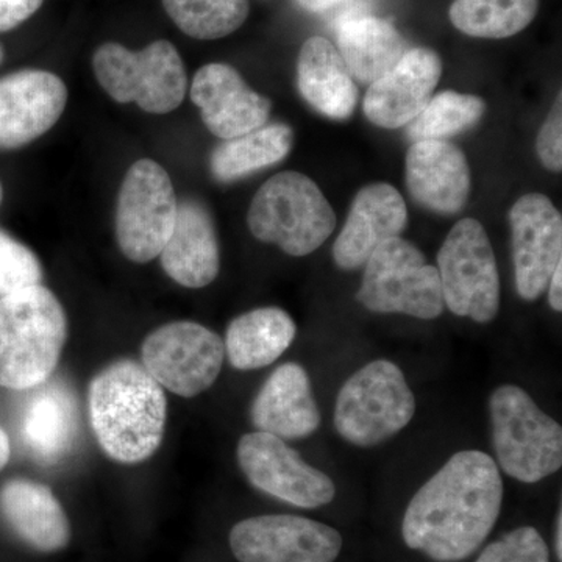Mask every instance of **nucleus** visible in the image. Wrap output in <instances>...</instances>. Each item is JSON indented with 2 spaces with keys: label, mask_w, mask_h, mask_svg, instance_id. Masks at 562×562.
Instances as JSON below:
<instances>
[{
  "label": "nucleus",
  "mask_w": 562,
  "mask_h": 562,
  "mask_svg": "<svg viewBox=\"0 0 562 562\" xmlns=\"http://www.w3.org/2000/svg\"><path fill=\"white\" fill-rule=\"evenodd\" d=\"M492 443L503 472L532 484L560 471L562 428L542 412L530 394L514 384L492 392Z\"/></svg>",
  "instance_id": "5"
},
{
  "label": "nucleus",
  "mask_w": 562,
  "mask_h": 562,
  "mask_svg": "<svg viewBox=\"0 0 562 562\" xmlns=\"http://www.w3.org/2000/svg\"><path fill=\"white\" fill-rule=\"evenodd\" d=\"M357 301L379 314H406L431 321L441 316V280L435 266L406 239L391 238L366 261Z\"/></svg>",
  "instance_id": "8"
},
{
  "label": "nucleus",
  "mask_w": 562,
  "mask_h": 562,
  "mask_svg": "<svg viewBox=\"0 0 562 562\" xmlns=\"http://www.w3.org/2000/svg\"><path fill=\"white\" fill-rule=\"evenodd\" d=\"M176 191L169 173L154 160H139L121 184L116 206V238L133 262L160 257L176 225Z\"/></svg>",
  "instance_id": "10"
},
{
  "label": "nucleus",
  "mask_w": 562,
  "mask_h": 562,
  "mask_svg": "<svg viewBox=\"0 0 562 562\" xmlns=\"http://www.w3.org/2000/svg\"><path fill=\"white\" fill-rule=\"evenodd\" d=\"M68 336L61 303L35 284L0 297V386L24 391L49 380Z\"/></svg>",
  "instance_id": "3"
},
{
  "label": "nucleus",
  "mask_w": 562,
  "mask_h": 562,
  "mask_svg": "<svg viewBox=\"0 0 562 562\" xmlns=\"http://www.w3.org/2000/svg\"><path fill=\"white\" fill-rule=\"evenodd\" d=\"M539 160L549 171L561 172L562 169V95L558 92L552 110L543 122L536 139Z\"/></svg>",
  "instance_id": "33"
},
{
  "label": "nucleus",
  "mask_w": 562,
  "mask_h": 562,
  "mask_svg": "<svg viewBox=\"0 0 562 562\" xmlns=\"http://www.w3.org/2000/svg\"><path fill=\"white\" fill-rule=\"evenodd\" d=\"M238 462L257 490L297 508H321L335 498L330 476L303 461L283 439L269 432L244 435L238 443Z\"/></svg>",
  "instance_id": "12"
},
{
  "label": "nucleus",
  "mask_w": 562,
  "mask_h": 562,
  "mask_svg": "<svg viewBox=\"0 0 562 562\" xmlns=\"http://www.w3.org/2000/svg\"><path fill=\"white\" fill-rule=\"evenodd\" d=\"M11 447L10 439L7 432L0 428V471L5 468L7 462L10 460Z\"/></svg>",
  "instance_id": "37"
},
{
  "label": "nucleus",
  "mask_w": 562,
  "mask_h": 562,
  "mask_svg": "<svg viewBox=\"0 0 562 562\" xmlns=\"http://www.w3.org/2000/svg\"><path fill=\"white\" fill-rule=\"evenodd\" d=\"M443 305L479 324L494 321L501 310V277L490 236L482 222L461 220L438 254Z\"/></svg>",
  "instance_id": "9"
},
{
  "label": "nucleus",
  "mask_w": 562,
  "mask_h": 562,
  "mask_svg": "<svg viewBox=\"0 0 562 562\" xmlns=\"http://www.w3.org/2000/svg\"><path fill=\"white\" fill-rule=\"evenodd\" d=\"M43 0H0V33L13 31L32 18Z\"/></svg>",
  "instance_id": "34"
},
{
  "label": "nucleus",
  "mask_w": 562,
  "mask_h": 562,
  "mask_svg": "<svg viewBox=\"0 0 562 562\" xmlns=\"http://www.w3.org/2000/svg\"><path fill=\"white\" fill-rule=\"evenodd\" d=\"M166 13L184 35L220 40L238 31L249 16V0H162Z\"/></svg>",
  "instance_id": "29"
},
{
  "label": "nucleus",
  "mask_w": 562,
  "mask_h": 562,
  "mask_svg": "<svg viewBox=\"0 0 562 562\" xmlns=\"http://www.w3.org/2000/svg\"><path fill=\"white\" fill-rule=\"evenodd\" d=\"M336 49L353 79L372 85L401 61L406 46L391 22L375 16H353L339 25Z\"/></svg>",
  "instance_id": "25"
},
{
  "label": "nucleus",
  "mask_w": 562,
  "mask_h": 562,
  "mask_svg": "<svg viewBox=\"0 0 562 562\" xmlns=\"http://www.w3.org/2000/svg\"><path fill=\"white\" fill-rule=\"evenodd\" d=\"M541 0H454L450 21L473 38L503 40L535 21Z\"/></svg>",
  "instance_id": "28"
},
{
  "label": "nucleus",
  "mask_w": 562,
  "mask_h": 562,
  "mask_svg": "<svg viewBox=\"0 0 562 562\" xmlns=\"http://www.w3.org/2000/svg\"><path fill=\"white\" fill-rule=\"evenodd\" d=\"M408 225L401 192L387 183H373L355 195L349 217L333 246V258L344 271L362 268L376 247L397 238Z\"/></svg>",
  "instance_id": "18"
},
{
  "label": "nucleus",
  "mask_w": 562,
  "mask_h": 562,
  "mask_svg": "<svg viewBox=\"0 0 562 562\" xmlns=\"http://www.w3.org/2000/svg\"><path fill=\"white\" fill-rule=\"evenodd\" d=\"M554 553H557L558 562H562V513H558L557 530H554Z\"/></svg>",
  "instance_id": "38"
},
{
  "label": "nucleus",
  "mask_w": 562,
  "mask_h": 562,
  "mask_svg": "<svg viewBox=\"0 0 562 562\" xmlns=\"http://www.w3.org/2000/svg\"><path fill=\"white\" fill-rule=\"evenodd\" d=\"M2 195H3L2 184H0V203H2Z\"/></svg>",
  "instance_id": "40"
},
{
  "label": "nucleus",
  "mask_w": 562,
  "mask_h": 562,
  "mask_svg": "<svg viewBox=\"0 0 562 562\" xmlns=\"http://www.w3.org/2000/svg\"><path fill=\"white\" fill-rule=\"evenodd\" d=\"M416 414V397L395 362L375 360L362 366L342 384L336 398L335 427L344 441L379 446Z\"/></svg>",
  "instance_id": "6"
},
{
  "label": "nucleus",
  "mask_w": 562,
  "mask_h": 562,
  "mask_svg": "<svg viewBox=\"0 0 562 562\" xmlns=\"http://www.w3.org/2000/svg\"><path fill=\"white\" fill-rule=\"evenodd\" d=\"M516 291L536 302L562 262V216L547 195H522L509 211Z\"/></svg>",
  "instance_id": "14"
},
{
  "label": "nucleus",
  "mask_w": 562,
  "mask_h": 562,
  "mask_svg": "<svg viewBox=\"0 0 562 562\" xmlns=\"http://www.w3.org/2000/svg\"><path fill=\"white\" fill-rule=\"evenodd\" d=\"M297 85L303 99L331 120H347L357 109V83L338 49L324 36H312L303 43Z\"/></svg>",
  "instance_id": "23"
},
{
  "label": "nucleus",
  "mask_w": 562,
  "mask_h": 562,
  "mask_svg": "<svg viewBox=\"0 0 562 562\" xmlns=\"http://www.w3.org/2000/svg\"><path fill=\"white\" fill-rule=\"evenodd\" d=\"M231 549L239 562H335L342 536L306 517L271 514L236 524Z\"/></svg>",
  "instance_id": "13"
},
{
  "label": "nucleus",
  "mask_w": 562,
  "mask_h": 562,
  "mask_svg": "<svg viewBox=\"0 0 562 562\" xmlns=\"http://www.w3.org/2000/svg\"><path fill=\"white\" fill-rule=\"evenodd\" d=\"M3 61V49L2 46H0V65H2Z\"/></svg>",
  "instance_id": "39"
},
{
  "label": "nucleus",
  "mask_w": 562,
  "mask_h": 562,
  "mask_svg": "<svg viewBox=\"0 0 562 562\" xmlns=\"http://www.w3.org/2000/svg\"><path fill=\"white\" fill-rule=\"evenodd\" d=\"M68 102L60 77L24 69L0 79V149H18L50 131Z\"/></svg>",
  "instance_id": "15"
},
{
  "label": "nucleus",
  "mask_w": 562,
  "mask_h": 562,
  "mask_svg": "<svg viewBox=\"0 0 562 562\" xmlns=\"http://www.w3.org/2000/svg\"><path fill=\"white\" fill-rule=\"evenodd\" d=\"M92 431L111 460L146 461L165 435L168 402L143 364L113 362L94 376L88 392Z\"/></svg>",
  "instance_id": "2"
},
{
  "label": "nucleus",
  "mask_w": 562,
  "mask_h": 562,
  "mask_svg": "<svg viewBox=\"0 0 562 562\" xmlns=\"http://www.w3.org/2000/svg\"><path fill=\"white\" fill-rule=\"evenodd\" d=\"M406 187L414 201L442 216L460 213L471 194L464 151L446 139L417 140L406 154Z\"/></svg>",
  "instance_id": "19"
},
{
  "label": "nucleus",
  "mask_w": 562,
  "mask_h": 562,
  "mask_svg": "<svg viewBox=\"0 0 562 562\" xmlns=\"http://www.w3.org/2000/svg\"><path fill=\"white\" fill-rule=\"evenodd\" d=\"M160 258L165 272L181 286L199 290L216 280L221 266L220 243L213 217L203 203H179L176 225Z\"/></svg>",
  "instance_id": "21"
},
{
  "label": "nucleus",
  "mask_w": 562,
  "mask_h": 562,
  "mask_svg": "<svg viewBox=\"0 0 562 562\" xmlns=\"http://www.w3.org/2000/svg\"><path fill=\"white\" fill-rule=\"evenodd\" d=\"M0 513L22 541L40 552H57L68 546V517L44 484L10 480L0 490Z\"/></svg>",
  "instance_id": "22"
},
{
  "label": "nucleus",
  "mask_w": 562,
  "mask_h": 562,
  "mask_svg": "<svg viewBox=\"0 0 562 562\" xmlns=\"http://www.w3.org/2000/svg\"><path fill=\"white\" fill-rule=\"evenodd\" d=\"M486 103L472 94L443 91L427 103L419 116L408 124L413 143L424 139H446L472 128L482 120Z\"/></svg>",
  "instance_id": "30"
},
{
  "label": "nucleus",
  "mask_w": 562,
  "mask_h": 562,
  "mask_svg": "<svg viewBox=\"0 0 562 562\" xmlns=\"http://www.w3.org/2000/svg\"><path fill=\"white\" fill-rule=\"evenodd\" d=\"M191 101L201 109L206 128L224 140L257 131L271 116V101L250 90L238 70L224 63H210L198 70Z\"/></svg>",
  "instance_id": "16"
},
{
  "label": "nucleus",
  "mask_w": 562,
  "mask_h": 562,
  "mask_svg": "<svg viewBox=\"0 0 562 562\" xmlns=\"http://www.w3.org/2000/svg\"><path fill=\"white\" fill-rule=\"evenodd\" d=\"M43 279L36 255L27 246L0 231V297L35 286Z\"/></svg>",
  "instance_id": "31"
},
{
  "label": "nucleus",
  "mask_w": 562,
  "mask_h": 562,
  "mask_svg": "<svg viewBox=\"0 0 562 562\" xmlns=\"http://www.w3.org/2000/svg\"><path fill=\"white\" fill-rule=\"evenodd\" d=\"M562 262L554 269L553 276L550 277L549 286V302L550 306H552L553 312L561 313L562 312Z\"/></svg>",
  "instance_id": "35"
},
{
  "label": "nucleus",
  "mask_w": 562,
  "mask_h": 562,
  "mask_svg": "<svg viewBox=\"0 0 562 562\" xmlns=\"http://www.w3.org/2000/svg\"><path fill=\"white\" fill-rule=\"evenodd\" d=\"M140 358L161 387L195 397L220 376L225 347L220 335L198 322H172L147 336Z\"/></svg>",
  "instance_id": "11"
},
{
  "label": "nucleus",
  "mask_w": 562,
  "mask_h": 562,
  "mask_svg": "<svg viewBox=\"0 0 562 562\" xmlns=\"http://www.w3.org/2000/svg\"><path fill=\"white\" fill-rule=\"evenodd\" d=\"M250 416L257 431L280 439H303L316 432L321 412L305 369L295 362L277 368L255 397Z\"/></svg>",
  "instance_id": "20"
},
{
  "label": "nucleus",
  "mask_w": 562,
  "mask_h": 562,
  "mask_svg": "<svg viewBox=\"0 0 562 562\" xmlns=\"http://www.w3.org/2000/svg\"><path fill=\"white\" fill-rule=\"evenodd\" d=\"M292 143L294 133L290 125H262L247 135L220 144L211 154V173L221 183L244 179L283 160L290 154Z\"/></svg>",
  "instance_id": "26"
},
{
  "label": "nucleus",
  "mask_w": 562,
  "mask_h": 562,
  "mask_svg": "<svg viewBox=\"0 0 562 562\" xmlns=\"http://www.w3.org/2000/svg\"><path fill=\"white\" fill-rule=\"evenodd\" d=\"M475 562H550L549 547L536 528L520 527L487 546Z\"/></svg>",
  "instance_id": "32"
},
{
  "label": "nucleus",
  "mask_w": 562,
  "mask_h": 562,
  "mask_svg": "<svg viewBox=\"0 0 562 562\" xmlns=\"http://www.w3.org/2000/svg\"><path fill=\"white\" fill-rule=\"evenodd\" d=\"M442 76V61L435 50L414 47L401 61L369 85L364 114L382 128H401L416 120L432 98Z\"/></svg>",
  "instance_id": "17"
},
{
  "label": "nucleus",
  "mask_w": 562,
  "mask_h": 562,
  "mask_svg": "<svg viewBox=\"0 0 562 562\" xmlns=\"http://www.w3.org/2000/svg\"><path fill=\"white\" fill-rule=\"evenodd\" d=\"M502 503L497 462L480 450H462L414 494L403 516V541L438 562L465 560L491 535Z\"/></svg>",
  "instance_id": "1"
},
{
  "label": "nucleus",
  "mask_w": 562,
  "mask_h": 562,
  "mask_svg": "<svg viewBox=\"0 0 562 562\" xmlns=\"http://www.w3.org/2000/svg\"><path fill=\"white\" fill-rule=\"evenodd\" d=\"M295 322L277 306L251 310L231 322L225 355L235 369L254 371L279 360L295 339Z\"/></svg>",
  "instance_id": "24"
},
{
  "label": "nucleus",
  "mask_w": 562,
  "mask_h": 562,
  "mask_svg": "<svg viewBox=\"0 0 562 562\" xmlns=\"http://www.w3.org/2000/svg\"><path fill=\"white\" fill-rule=\"evenodd\" d=\"M247 224L261 243L291 257H306L335 232L336 216L324 192L301 172H281L266 181L250 203Z\"/></svg>",
  "instance_id": "4"
},
{
  "label": "nucleus",
  "mask_w": 562,
  "mask_h": 562,
  "mask_svg": "<svg viewBox=\"0 0 562 562\" xmlns=\"http://www.w3.org/2000/svg\"><path fill=\"white\" fill-rule=\"evenodd\" d=\"M76 430V405L69 392L60 386L40 392L25 409L22 435L41 461L60 460L72 446Z\"/></svg>",
  "instance_id": "27"
},
{
  "label": "nucleus",
  "mask_w": 562,
  "mask_h": 562,
  "mask_svg": "<svg viewBox=\"0 0 562 562\" xmlns=\"http://www.w3.org/2000/svg\"><path fill=\"white\" fill-rule=\"evenodd\" d=\"M92 68L113 101L136 103L147 113H171L187 95V69L169 41H155L139 52L103 44L92 57Z\"/></svg>",
  "instance_id": "7"
},
{
  "label": "nucleus",
  "mask_w": 562,
  "mask_h": 562,
  "mask_svg": "<svg viewBox=\"0 0 562 562\" xmlns=\"http://www.w3.org/2000/svg\"><path fill=\"white\" fill-rule=\"evenodd\" d=\"M303 10L312 11V13H322V11L330 10L331 7L338 5L344 0H295Z\"/></svg>",
  "instance_id": "36"
}]
</instances>
